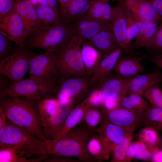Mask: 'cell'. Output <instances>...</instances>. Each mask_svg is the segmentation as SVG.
Here are the masks:
<instances>
[{
  "label": "cell",
  "instance_id": "obj_18",
  "mask_svg": "<svg viewBox=\"0 0 162 162\" xmlns=\"http://www.w3.org/2000/svg\"><path fill=\"white\" fill-rule=\"evenodd\" d=\"M122 50L121 48H119L110 54L101 57L96 68L89 77L92 90L99 88L110 74Z\"/></svg>",
  "mask_w": 162,
  "mask_h": 162
},
{
  "label": "cell",
  "instance_id": "obj_48",
  "mask_svg": "<svg viewBox=\"0 0 162 162\" xmlns=\"http://www.w3.org/2000/svg\"><path fill=\"white\" fill-rule=\"evenodd\" d=\"M7 76L4 75L0 74V91L5 88L8 87L12 85L10 84L7 79Z\"/></svg>",
  "mask_w": 162,
  "mask_h": 162
},
{
  "label": "cell",
  "instance_id": "obj_15",
  "mask_svg": "<svg viewBox=\"0 0 162 162\" xmlns=\"http://www.w3.org/2000/svg\"><path fill=\"white\" fill-rule=\"evenodd\" d=\"M15 4L22 22L26 38L45 26L39 19L34 5L29 0H17Z\"/></svg>",
  "mask_w": 162,
  "mask_h": 162
},
{
  "label": "cell",
  "instance_id": "obj_19",
  "mask_svg": "<svg viewBox=\"0 0 162 162\" xmlns=\"http://www.w3.org/2000/svg\"><path fill=\"white\" fill-rule=\"evenodd\" d=\"M99 134L98 139L109 152L112 151L115 146L120 142L129 130L110 123L103 122L94 129Z\"/></svg>",
  "mask_w": 162,
  "mask_h": 162
},
{
  "label": "cell",
  "instance_id": "obj_46",
  "mask_svg": "<svg viewBox=\"0 0 162 162\" xmlns=\"http://www.w3.org/2000/svg\"><path fill=\"white\" fill-rule=\"evenodd\" d=\"M147 60L155 64L162 70V53L157 55L148 56Z\"/></svg>",
  "mask_w": 162,
  "mask_h": 162
},
{
  "label": "cell",
  "instance_id": "obj_41",
  "mask_svg": "<svg viewBox=\"0 0 162 162\" xmlns=\"http://www.w3.org/2000/svg\"><path fill=\"white\" fill-rule=\"evenodd\" d=\"M152 154L153 152L144 143L138 141V148L135 158L145 160H151Z\"/></svg>",
  "mask_w": 162,
  "mask_h": 162
},
{
  "label": "cell",
  "instance_id": "obj_36",
  "mask_svg": "<svg viewBox=\"0 0 162 162\" xmlns=\"http://www.w3.org/2000/svg\"><path fill=\"white\" fill-rule=\"evenodd\" d=\"M160 84H155L146 89L142 96L151 105L162 108V90Z\"/></svg>",
  "mask_w": 162,
  "mask_h": 162
},
{
  "label": "cell",
  "instance_id": "obj_1",
  "mask_svg": "<svg viewBox=\"0 0 162 162\" xmlns=\"http://www.w3.org/2000/svg\"><path fill=\"white\" fill-rule=\"evenodd\" d=\"M52 141L41 140L27 129L8 120L5 125L0 129V146L14 148L21 157L47 155L48 147Z\"/></svg>",
  "mask_w": 162,
  "mask_h": 162
},
{
  "label": "cell",
  "instance_id": "obj_42",
  "mask_svg": "<svg viewBox=\"0 0 162 162\" xmlns=\"http://www.w3.org/2000/svg\"><path fill=\"white\" fill-rule=\"evenodd\" d=\"M17 0H0V20L13 8Z\"/></svg>",
  "mask_w": 162,
  "mask_h": 162
},
{
  "label": "cell",
  "instance_id": "obj_31",
  "mask_svg": "<svg viewBox=\"0 0 162 162\" xmlns=\"http://www.w3.org/2000/svg\"><path fill=\"white\" fill-rule=\"evenodd\" d=\"M143 113L144 127L162 131V108L151 105Z\"/></svg>",
  "mask_w": 162,
  "mask_h": 162
},
{
  "label": "cell",
  "instance_id": "obj_22",
  "mask_svg": "<svg viewBox=\"0 0 162 162\" xmlns=\"http://www.w3.org/2000/svg\"><path fill=\"white\" fill-rule=\"evenodd\" d=\"M87 41L98 51L101 57L106 56L121 48L113 34L112 28L100 32Z\"/></svg>",
  "mask_w": 162,
  "mask_h": 162
},
{
  "label": "cell",
  "instance_id": "obj_32",
  "mask_svg": "<svg viewBox=\"0 0 162 162\" xmlns=\"http://www.w3.org/2000/svg\"><path fill=\"white\" fill-rule=\"evenodd\" d=\"M34 6L39 19L45 26L59 22L58 11L39 3Z\"/></svg>",
  "mask_w": 162,
  "mask_h": 162
},
{
  "label": "cell",
  "instance_id": "obj_51",
  "mask_svg": "<svg viewBox=\"0 0 162 162\" xmlns=\"http://www.w3.org/2000/svg\"><path fill=\"white\" fill-rule=\"evenodd\" d=\"M72 0H58L61 5H65L70 2Z\"/></svg>",
  "mask_w": 162,
  "mask_h": 162
},
{
  "label": "cell",
  "instance_id": "obj_38",
  "mask_svg": "<svg viewBox=\"0 0 162 162\" xmlns=\"http://www.w3.org/2000/svg\"><path fill=\"white\" fill-rule=\"evenodd\" d=\"M145 47L156 52L157 55L162 53V20L159 24L155 34Z\"/></svg>",
  "mask_w": 162,
  "mask_h": 162
},
{
  "label": "cell",
  "instance_id": "obj_29",
  "mask_svg": "<svg viewBox=\"0 0 162 162\" xmlns=\"http://www.w3.org/2000/svg\"><path fill=\"white\" fill-rule=\"evenodd\" d=\"M59 101L57 98H46L39 100V116L42 127L47 125Z\"/></svg>",
  "mask_w": 162,
  "mask_h": 162
},
{
  "label": "cell",
  "instance_id": "obj_30",
  "mask_svg": "<svg viewBox=\"0 0 162 162\" xmlns=\"http://www.w3.org/2000/svg\"><path fill=\"white\" fill-rule=\"evenodd\" d=\"M139 140L144 143L153 153L159 149L160 138L156 130L146 127L138 134Z\"/></svg>",
  "mask_w": 162,
  "mask_h": 162
},
{
  "label": "cell",
  "instance_id": "obj_6",
  "mask_svg": "<svg viewBox=\"0 0 162 162\" xmlns=\"http://www.w3.org/2000/svg\"><path fill=\"white\" fill-rule=\"evenodd\" d=\"M82 41L74 35L61 49L55 52V61L61 77H87L81 51Z\"/></svg>",
  "mask_w": 162,
  "mask_h": 162
},
{
  "label": "cell",
  "instance_id": "obj_3",
  "mask_svg": "<svg viewBox=\"0 0 162 162\" xmlns=\"http://www.w3.org/2000/svg\"><path fill=\"white\" fill-rule=\"evenodd\" d=\"M90 133L89 130L82 127L72 129L57 141H52L48 147V154L75 157L85 162L95 161L87 148Z\"/></svg>",
  "mask_w": 162,
  "mask_h": 162
},
{
  "label": "cell",
  "instance_id": "obj_34",
  "mask_svg": "<svg viewBox=\"0 0 162 162\" xmlns=\"http://www.w3.org/2000/svg\"><path fill=\"white\" fill-rule=\"evenodd\" d=\"M133 131H128L122 140L115 146L111 162H124L126 151L132 139Z\"/></svg>",
  "mask_w": 162,
  "mask_h": 162
},
{
  "label": "cell",
  "instance_id": "obj_26",
  "mask_svg": "<svg viewBox=\"0 0 162 162\" xmlns=\"http://www.w3.org/2000/svg\"><path fill=\"white\" fill-rule=\"evenodd\" d=\"M87 77L89 78L101 58L98 51L88 41H82L81 49Z\"/></svg>",
  "mask_w": 162,
  "mask_h": 162
},
{
  "label": "cell",
  "instance_id": "obj_27",
  "mask_svg": "<svg viewBox=\"0 0 162 162\" xmlns=\"http://www.w3.org/2000/svg\"><path fill=\"white\" fill-rule=\"evenodd\" d=\"M160 22L148 21L144 22L132 44L134 50L145 47L155 34Z\"/></svg>",
  "mask_w": 162,
  "mask_h": 162
},
{
  "label": "cell",
  "instance_id": "obj_49",
  "mask_svg": "<svg viewBox=\"0 0 162 162\" xmlns=\"http://www.w3.org/2000/svg\"><path fill=\"white\" fill-rule=\"evenodd\" d=\"M151 160L154 162H162V149L154 152Z\"/></svg>",
  "mask_w": 162,
  "mask_h": 162
},
{
  "label": "cell",
  "instance_id": "obj_21",
  "mask_svg": "<svg viewBox=\"0 0 162 162\" xmlns=\"http://www.w3.org/2000/svg\"><path fill=\"white\" fill-rule=\"evenodd\" d=\"M162 83V72L157 67L152 72L144 74H137L133 77L127 94H137L142 96L146 89L156 84Z\"/></svg>",
  "mask_w": 162,
  "mask_h": 162
},
{
  "label": "cell",
  "instance_id": "obj_24",
  "mask_svg": "<svg viewBox=\"0 0 162 162\" xmlns=\"http://www.w3.org/2000/svg\"><path fill=\"white\" fill-rule=\"evenodd\" d=\"M130 10L144 22H160L162 18L155 11L148 0H124Z\"/></svg>",
  "mask_w": 162,
  "mask_h": 162
},
{
  "label": "cell",
  "instance_id": "obj_16",
  "mask_svg": "<svg viewBox=\"0 0 162 162\" xmlns=\"http://www.w3.org/2000/svg\"><path fill=\"white\" fill-rule=\"evenodd\" d=\"M148 56L140 52H133L119 58L113 70L116 74L125 77H131L146 71L140 62L147 60Z\"/></svg>",
  "mask_w": 162,
  "mask_h": 162
},
{
  "label": "cell",
  "instance_id": "obj_50",
  "mask_svg": "<svg viewBox=\"0 0 162 162\" xmlns=\"http://www.w3.org/2000/svg\"><path fill=\"white\" fill-rule=\"evenodd\" d=\"M7 118L1 106L0 107V129L4 127L7 123Z\"/></svg>",
  "mask_w": 162,
  "mask_h": 162
},
{
  "label": "cell",
  "instance_id": "obj_39",
  "mask_svg": "<svg viewBox=\"0 0 162 162\" xmlns=\"http://www.w3.org/2000/svg\"><path fill=\"white\" fill-rule=\"evenodd\" d=\"M102 116L99 110L94 106H90L87 110L84 119L87 125L94 128L102 119Z\"/></svg>",
  "mask_w": 162,
  "mask_h": 162
},
{
  "label": "cell",
  "instance_id": "obj_25",
  "mask_svg": "<svg viewBox=\"0 0 162 162\" xmlns=\"http://www.w3.org/2000/svg\"><path fill=\"white\" fill-rule=\"evenodd\" d=\"M115 12V7L112 8L108 3L94 0L92 2L87 15L97 20L112 23Z\"/></svg>",
  "mask_w": 162,
  "mask_h": 162
},
{
  "label": "cell",
  "instance_id": "obj_45",
  "mask_svg": "<svg viewBox=\"0 0 162 162\" xmlns=\"http://www.w3.org/2000/svg\"><path fill=\"white\" fill-rule=\"evenodd\" d=\"M157 14L162 18V0H148Z\"/></svg>",
  "mask_w": 162,
  "mask_h": 162
},
{
  "label": "cell",
  "instance_id": "obj_2",
  "mask_svg": "<svg viewBox=\"0 0 162 162\" xmlns=\"http://www.w3.org/2000/svg\"><path fill=\"white\" fill-rule=\"evenodd\" d=\"M30 100L18 97H1L0 106L8 120L27 129L39 139L48 141L50 140L45 136L39 114Z\"/></svg>",
  "mask_w": 162,
  "mask_h": 162
},
{
  "label": "cell",
  "instance_id": "obj_10",
  "mask_svg": "<svg viewBox=\"0 0 162 162\" xmlns=\"http://www.w3.org/2000/svg\"><path fill=\"white\" fill-rule=\"evenodd\" d=\"M105 110L103 122L112 123L133 131L144 126L143 112H136L120 105Z\"/></svg>",
  "mask_w": 162,
  "mask_h": 162
},
{
  "label": "cell",
  "instance_id": "obj_37",
  "mask_svg": "<svg viewBox=\"0 0 162 162\" xmlns=\"http://www.w3.org/2000/svg\"><path fill=\"white\" fill-rule=\"evenodd\" d=\"M145 22L130 9L127 26V37L129 41L131 42V40L136 37Z\"/></svg>",
  "mask_w": 162,
  "mask_h": 162
},
{
  "label": "cell",
  "instance_id": "obj_40",
  "mask_svg": "<svg viewBox=\"0 0 162 162\" xmlns=\"http://www.w3.org/2000/svg\"><path fill=\"white\" fill-rule=\"evenodd\" d=\"M91 106L96 107L103 105L105 99L99 88L93 89L86 98Z\"/></svg>",
  "mask_w": 162,
  "mask_h": 162
},
{
  "label": "cell",
  "instance_id": "obj_5",
  "mask_svg": "<svg viewBox=\"0 0 162 162\" xmlns=\"http://www.w3.org/2000/svg\"><path fill=\"white\" fill-rule=\"evenodd\" d=\"M58 90V81H49L30 76L0 91V96H23L28 100H40L56 94Z\"/></svg>",
  "mask_w": 162,
  "mask_h": 162
},
{
  "label": "cell",
  "instance_id": "obj_4",
  "mask_svg": "<svg viewBox=\"0 0 162 162\" xmlns=\"http://www.w3.org/2000/svg\"><path fill=\"white\" fill-rule=\"evenodd\" d=\"M70 27L59 22L44 26L29 37L27 48L52 50L61 49L74 35Z\"/></svg>",
  "mask_w": 162,
  "mask_h": 162
},
{
  "label": "cell",
  "instance_id": "obj_11",
  "mask_svg": "<svg viewBox=\"0 0 162 162\" xmlns=\"http://www.w3.org/2000/svg\"><path fill=\"white\" fill-rule=\"evenodd\" d=\"M0 33L23 47L26 39L23 24L15 4L0 20Z\"/></svg>",
  "mask_w": 162,
  "mask_h": 162
},
{
  "label": "cell",
  "instance_id": "obj_12",
  "mask_svg": "<svg viewBox=\"0 0 162 162\" xmlns=\"http://www.w3.org/2000/svg\"><path fill=\"white\" fill-rule=\"evenodd\" d=\"M92 90L89 78L72 76L61 77L58 81V92L75 102Z\"/></svg>",
  "mask_w": 162,
  "mask_h": 162
},
{
  "label": "cell",
  "instance_id": "obj_53",
  "mask_svg": "<svg viewBox=\"0 0 162 162\" xmlns=\"http://www.w3.org/2000/svg\"><path fill=\"white\" fill-rule=\"evenodd\" d=\"M159 146L162 149V135L161 137L160 138Z\"/></svg>",
  "mask_w": 162,
  "mask_h": 162
},
{
  "label": "cell",
  "instance_id": "obj_7",
  "mask_svg": "<svg viewBox=\"0 0 162 162\" xmlns=\"http://www.w3.org/2000/svg\"><path fill=\"white\" fill-rule=\"evenodd\" d=\"M29 49L20 47L0 61V74L7 76L13 84L22 80L29 69L33 54Z\"/></svg>",
  "mask_w": 162,
  "mask_h": 162
},
{
  "label": "cell",
  "instance_id": "obj_43",
  "mask_svg": "<svg viewBox=\"0 0 162 162\" xmlns=\"http://www.w3.org/2000/svg\"><path fill=\"white\" fill-rule=\"evenodd\" d=\"M9 40L7 37L0 33V61L5 58L10 48Z\"/></svg>",
  "mask_w": 162,
  "mask_h": 162
},
{
  "label": "cell",
  "instance_id": "obj_35",
  "mask_svg": "<svg viewBox=\"0 0 162 162\" xmlns=\"http://www.w3.org/2000/svg\"><path fill=\"white\" fill-rule=\"evenodd\" d=\"M87 148L90 154L96 160H107L110 157V152L105 148L98 139L92 138L88 142Z\"/></svg>",
  "mask_w": 162,
  "mask_h": 162
},
{
  "label": "cell",
  "instance_id": "obj_14",
  "mask_svg": "<svg viewBox=\"0 0 162 162\" xmlns=\"http://www.w3.org/2000/svg\"><path fill=\"white\" fill-rule=\"evenodd\" d=\"M94 0H72L65 5H61L58 10L59 22L70 27L87 14Z\"/></svg>",
  "mask_w": 162,
  "mask_h": 162
},
{
  "label": "cell",
  "instance_id": "obj_20",
  "mask_svg": "<svg viewBox=\"0 0 162 162\" xmlns=\"http://www.w3.org/2000/svg\"><path fill=\"white\" fill-rule=\"evenodd\" d=\"M75 102L64 104L59 101L51 115L46 126L43 128L44 134L48 140H52L62 127Z\"/></svg>",
  "mask_w": 162,
  "mask_h": 162
},
{
  "label": "cell",
  "instance_id": "obj_8",
  "mask_svg": "<svg viewBox=\"0 0 162 162\" xmlns=\"http://www.w3.org/2000/svg\"><path fill=\"white\" fill-rule=\"evenodd\" d=\"M55 52L46 50L42 53H33L29 62L30 76L46 80L58 82L61 77L56 62Z\"/></svg>",
  "mask_w": 162,
  "mask_h": 162
},
{
  "label": "cell",
  "instance_id": "obj_54",
  "mask_svg": "<svg viewBox=\"0 0 162 162\" xmlns=\"http://www.w3.org/2000/svg\"><path fill=\"white\" fill-rule=\"evenodd\" d=\"M104 3H108V2L112 0H98Z\"/></svg>",
  "mask_w": 162,
  "mask_h": 162
},
{
  "label": "cell",
  "instance_id": "obj_52",
  "mask_svg": "<svg viewBox=\"0 0 162 162\" xmlns=\"http://www.w3.org/2000/svg\"><path fill=\"white\" fill-rule=\"evenodd\" d=\"M34 5L38 4V0H29Z\"/></svg>",
  "mask_w": 162,
  "mask_h": 162
},
{
  "label": "cell",
  "instance_id": "obj_47",
  "mask_svg": "<svg viewBox=\"0 0 162 162\" xmlns=\"http://www.w3.org/2000/svg\"><path fill=\"white\" fill-rule=\"evenodd\" d=\"M38 3L42 5L50 7L56 11L57 0H38Z\"/></svg>",
  "mask_w": 162,
  "mask_h": 162
},
{
  "label": "cell",
  "instance_id": "obj_55",
  "mask_svg": "<svg viewBox=\"0 0 162 162\" xmlns=\"http://www.w3.org/2000/svg\"><path fill=\"white\" fill-rule=\"evenodd\" d=\"M160 88L162 90V83L160 84Z\"/></svg>",
  "mask_w": 162,
  "mask_h": 162
},
{
  "label": "cell",
  "instance_id": "obj_44",
  "mask_svg": "<svg viewBox=\"0 0 162 162\" xmlns=\"http://www.w3.org/2000/svg\"><path fill=\"white\" fill-rule=\"evenodd\" d=\"M138 141L131 142L127 149L124 162L130 161L134 158L137 151Z\"/></svg>",
  "mask_w": 162,
  "mask_h": 162
},
{
  "label": "cell",
  "instance_id": "obj_17",
  "mask_svg": "<svg viewBox=\"0 0 162 162\" xmlns=\"http://www.w3.org/2000/svg\"><path fill=\"white\" fill-rule=\"evenodd\" d=\"M70 27L74 35L82 41L88 40L100 32L112 28L111 23L100 21L87 14L72 24Z\"/></svg>",
  "mask_w": 162,
  "mask_h": 162
},
{
  "label": "cell",
  "instance_id": "obj_33",
  "mask_svg": "<svg viewBox=\"0 0 162 162\" xmlns=\"http://www.w3.org/2000/svg\"><path fill=\"white\" fill-rule=\"evenodd\" d=\"M42 160L41 156L37 158L27 159L19 156L16 150L13 147L0 146V162H36Z\"/></svg>",
  "mask_w": 162,
  "mask_h": 162
},
{
  "label": "cell",
  "instance_id": "obj_13",
  "mask_svg": "<svg viewBox=\"0 0 162 162\" xmlns=\"http://www.w3.org/2000/svg\"><path fill=\"white\" fill-rule=\"evenodd\" d=\"M133 76L125 77L116 73H111L99 87L105 100H117L120 103L126 96Z\"/></svg>",
  "mask_w": 162,
  "mask_h": 162
},
{
  "label": "cell",
  "instance_id": "obj_9",
  "mask_svg": "<svg viewBox=\"0 0 162 162\" xmlns=\"http://www.w3.org/2000/svg\"><path fill=\"white\" fill-rule=\"evenodd\" d=\"M116 12L112 22V30L119 46L128 55L134 52L132 44L127 34L128 19L130 9L124 0H118L115 7Z\"/></svg>",
  "mask_w": 162,
  "mask_h": 162
},
{
  "label": "cell",
  "instance_id": "obj_28",
  "mask_svg": "<svg viewBox=\"0 0 162 162\" xmlns=\"http://www.w3.org/2000/svg\"><path fill=\"white\" fill-rule=\"evenodd\" d=\"M119 105L132 111L141 113L145 112L151 104L142 95L133 94L123 97L120 101Z\"/></svg>",
  "mask_w": 162,
  "mask_h": 162
},
{
  "label": "cell",
  "instance_id": "obj_23",
  "mask_svg": "<svg viewBox=\"0 0 162 162\" xmlns=\"http://www.w3.org/2000/svg\"><path fill=\"white\" fill-rule=\"evenodd\" d=\"M91 106L86 98L72 108L64 121L62 127L54 136L52 142H55L72 130L84 119L86 112Z\"/></svg>",
  "mask_w": 162,
  "mask_h": 162
}]
</instances>
